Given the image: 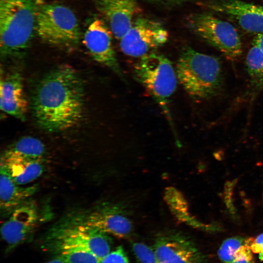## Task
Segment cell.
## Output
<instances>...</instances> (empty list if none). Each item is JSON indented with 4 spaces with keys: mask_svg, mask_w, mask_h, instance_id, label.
Returning a JSON list of instances; mask_svg holds the SVG:
<instances>
[{
    "mask_svg": "<svg viewBox=\"0 0 263 263\" xmlns=\"http://www.w3.org/2000/svg\"><path fill=\"white\" fill-rule=\"evenodd\" d=\"M84 89L77 71L68 64L57 66L39 81L32 96V110L39 126L59 132L78 124L83 116Z\"/></svg>",
    "mask_w": 263,
    "mask_h": 263,
    "instance_id": "obj_1",
    "label": "cell"
},
{
    "mask_svg": "<svg viewBox=\"0 0 263 263\" xmlns=\"http://www.w3.org/2000/svg\"><path fill=\"white\" fill-rule=\"evenodd\" d=\"M175 70L180 84L195 99H210L222 90L223 69L216 56L186 47L179 56Z\"/></svg>",
    "mask_w": 263,
    "mask_h": 263,
    "instance_id": "obj_2",
    "label": "cell"
},
{
    "mask_svg": "<svg viewBox=\"0 0 263 263\" xmlns=\"http://www.w3.org/2000/svg\"><path fill=\"white\" fill-rule=\"evenodd\" d=\"M38 0H0V51L17 56L27 49L34 33Z\"/></svg>",
    "mask_w": 263,
    "mask_h": 263,
    "instance_id": "obj_3",
    "label": "cell"
},
{
    "mask_svg": "<svg viewBox=\"0 0 263 263\" xmlns=\"http://www.w3.org/2000/svg\"><path fill=\"white\" fill-rule=\"evenodd\" d=\"M42 246L54 253L70 249L85 250L101 260L111 251V241L109 235L66 214L48 230Z\"/></svg>",
    "mask_w": 263,
    "mask_h": 263,
    "instance_id": "obj_4",
    "label": "cell"
},
{
    "mask_svg": "<svg viewBox=\"0 0 263 263\" xmlns=\"http://www.w3.org/2000/svg\"><path fill=\"white\" fill-rule=\"evenodd\" d=\"M134 74L160 106L175 133L169 106L178 78L171 62L164 55L152 52L141 57L135 66Z\"/></svg>",
    "mask_w": 263,
    "mask_h": 263,
    "instance_id": "obj_5",
    "label": "cell"
},
{
    "mask_svg": "<svg viewBox=\"0 0 263 263\" xmlns=\"http://www.w3.org/2000/svg\"><path fill=\"white\" fill-rule=\"evenodd\" d=\"M35 32L44 42L57 47L76 46L80 38V28L74 12L58 3L38 4Z\"/></svg>",
    "mask_w": 263,
    "mask_h": 263,
    "instance_id": "obj_6",
    "label": "cell"
},
{
    "mask_svg": "<svg viewBox=\"0 0 263 263\" xmlns=\"http://www.w3.org/2000/svg\"><path fill=\"white\" fill-rule=\"evenodd\" d=\"M188 25L198 36L221 52L230 60L241 56L242 45L240 36L229 22L214 15L200 13L190 16Z\"/></svg>",
    "mask_w": 263,
    "mask_h": 263,
    "instance_id": "obj_7",
    "label": "cell"
},
{
    "mask_svg": "<svg viewBox=\"0 0 263 263\" xmlns=\"http://www.w3.org/2000/svg\"><path fill=\"white\" fill-rule=\"evenodd\" d=\"M66 215L108 235L119 238L128 237L133 230L127 210L120 204L102 203L92 207L72 210Z\"/></svg>",
    "mask_w": 263,
    "mask_h": 263,
    "instance_id": "obj_8",
    "label": "cell"
},
{
    "mask_svg": "<svg viewBox=\"0 0 263 263\" xmlns=\"http://www.w3.org/2000/svg\"><path fill=\"white\" fill-rule=\"evenodd\" d=\"M169 37L167 29L159 21L137 17L120 40V47L127 56L142 57L164 45Z\"/></svg>",
    "mask_w": 263,
    "mask_h": 263,
    "instance_id": "obj_9",
    "label": "cell"
},
{
    "mask_svg": "<svg viewBox=\"0 0 263 263\" xmlns=\"http://www.w3.org/2000/svg\"><path fill=\"white\" fill-rule=\"evenodd\" d=\"M40 219L38 207L31 198L6 218L0 228L1 237L10 247H14L31 236Z\"/></svg>",
    "mask_w": 263,
    "mask_h": 263,
    "instance_id": "obj_10",
    "label": "cell"
},
{
    "mask_svg": "<svg viewBox=\"0 0 263 263\" xmlns=\"http://www.w3.org/2000/svg\"><path fill=\"white\" fill-rule=\"evenodd\" d=\"M112 35L109 27L103 20L95 19L86 29L83 36V43L94 60L124 78L113 47Z\"/></svg>",
    "mask_w": 263,
    "mask_h": 263,
    "instance_id": "obj_11",
    "label": "cell"
},
{
    "mask_svg": "<svg viewBox=\"0 0 263 263\" xmlns=\"http://www.w3.org/2000/svg\"><path fill=\"white\" fill-rule=\"evenodd\" d=\"M153 248L159 263H203V256L195 244L179 233L160 235Z\"/></svg>",
    "mask_w": 263,
    "mask_h": 263,
    "instance_id": "obj_12",
    "label": "cell"
},
{
    "mask_svg": "<svg viewBox=\"0 0 263 263\" xmlns=\"http://www.w3.org/2000/svg\"><path fill=\"white\" fill-rule=\"evenodd\" d=\"M95 4L113 36L119 40L131 28L141 11L137 0H96Z\"/></svg>",
    "mask_w": 263,
    "mask_h": 263,
    "instance_id": "obj_13",
    "label": "cell"
},
{
    "mask_svg": "<svg viewBox=\"0 0 263 263\" xmlns=\"http://www.w3.org/2000/svg\"><path fill=\"white\" fill-rule=\"evenodd\" d=\"M208 7L234 19L244 31L263 34V6L241 0H217Z\"/></svg>",
    "mask_w": 263,
    "mask_h": 263,
    "instance_id": "obj_14",
    "label": "cell"
},
{
    "mask_svg": "<svg viewBox=\"0 0 263 263\" xmlns=\"http://www.w3.org/2000/svg\"><path fill=\"white\" fill-rule=\"evenodd\" d=\"M0 99L1 111L21 120L25 119L28 102L19 73L12 72L1 79Z\"/></svg>",
    "mask_w": 263,
    "mask_h": 263,
    "instance_id": "obj_15",
    "label": "cell"
},
{
    "mask_svg": "<svg viewBox=\"0 0 263 263\" xmlns=\"http://www.w3.org/2000/svg\"><path fill=\"white\" fill-rule=\"evenodd\" d=\"M39 189L37 184L28 186L16 183L5 169L0 166V211L6 219L18 207L32 198Z\"/></svg>",
    "mask_w": 263,
    "mask_h": 263,
    "instance_id": "obj_16",
    "label": "cell"
},
{
    "mask_svg": "<svg viewBox=\"0 0 263 263\" xmlns=\"http://www.w3.org/2000/svg\"><path fill=\"white\" fill-rule=\"evenodd\" d=\"M44 160L29 159L5 150L0 156V166L5 169L16 183L25 186L43 174L45 170Z\"/></svg>",
    "mask_w": 263,
    "mask_h": 263,
    "instance_id": "obj_17",
    "label": "cell"
},
{
    "mask_svg": "<svg viewBox=\"0 0 263 263\" xmlns=\"http://www.w3.org/2000/svg\"><path fill=\"white\" fill-rule=\"evenodd\" d=\"M250 241L251 238L227 239L218 250L219 259L223 263H253Z\"/></svg>",
    "mask_w": 263,
    "mask_h": 263,
    "instance_id": "obj_18",
    "label": "cell"
},
{
    "mask_svg": "<svg viewBox=\"0 0 263 263\" xmlns=\"http://www.w3.org/2000/svg\"><path fill=\"white\" fill-rule=\"evenodd\" d=\"M5 150L33 159H44L46 148L39 139L31 136H23L10 145Z\"/></svg>",
    "mask_w": 263,
    "mask_h": 263,
    "instance_id": "obj_19",
    "label": "cell"
},
{
    "mask_svg": "<svg viewBox=\"0 0 263 263\" xmlns=\"http://www.w3.org/2000/svg\"><path fill=\"white\" fill-rule=\"evenodd\" d=\"M246 67L252 82L257 87L263 86V52L253 43L247 54Z\"/></svg>",
    "mask_w": 263,
    "mask_h": 263,
    "instance_id": "obj_20",
    "label": "cell"
},
{
    "mask_svg": "<svg viewBox=\"0 0 263 263\" xmlns=\"http://www.w3.org/2000/svg\"><path fill=\"white\" fill-rule=\"evenodd\" d=\"M166 196L167 202L171 209L181 219L193 226L205 227L189 216L187 210L186 203L178 191L173 188H168Z\"/></svg>",
    "mask_w": 263,
    "mask_h": 263,
    "instance_id": "obj_21",
    "label": "cell"
},
{
    "mask_svg": "<svg viewBox=\"0 0 263 263\" xmlns=\"http://www.w3.org/2000/svg\"><path fill=\"white\" fill-rule=\"evenodd\" d=\"M57 258L67 263H100V260L89 251L70 249L55 252Z\"/></svg>",
    "mask_w": 263,
    "mask_h": 263,
    "instance_id": "obj_22",
    "label": "cell"
},
{
    "mask_svg": "<svg viewBox=\"0 0 263 263\" xmlns=\"http://www.w3.org/2000/svg\"><path fill=\"white\" fill-rule=\"evenodd\" d=\"M132 249L138 263H159L153 247L136 242L132 244Z\"/></svg>",
    "mask_w": 263,
    "mask_h": 263,
    "instance_id": "obj_23",
    "label": "cell"
},
{
    "mask_svg": "<svg viewBox=\"0 0 263 263\" xmlns=\"http://www.w3.org/2000/svg\"><path fill=\"white\" fill-rule=\"evenodd\" d=\"M100 263H130L128 258L121 246L111 251L100 260Z\"/></svg>",
    "mask_w": 263,
    "mask_h": 263,
    "instance_id": "obj_24",
    "label": "cell"
},
{
    "mask_svg": "<svg viewBox=\"0 0 263 263\" xmlns=\"http://www.w3.org/2000/svg\"><path fill=\"white\" fill-rule=\"evenodd\" d=\"M250 247L252 253L258 254L260 260L263 261V233L256 238H251Z\"/></svg>",
    "mask_w": 263,
    "mask_h": 263,
    "instance_id": "obj_25",
    "label": "cell"
},
{
    "mask_svg": "<svg viewBox=\"0 0 263 263\" xmlns=\"http://www.w3.org/2000/svg\"><path fill=\"white\" fill-rule=\"evenodd\" d=\"M148 1L164 7H174L179 6L192 0H147Z\"/></svg>",
    "mask_w": 263,
    "mask_h": 263,
    "instance_id": "obj_26",
    "label": "cell"
},
{
    "mask_svg": "<svg viewBox=\"0 0 263 263\" xmlns=\"http://www.w3.org/2000/svg\"><path fill=\"white\" fill-rule=\"evenodd\" d=\"M253 43L257 45L263 52V34L257 35L253 39Z\"/></svg>",
    "mask_w": 263,
    "mask_h": 263,
    "instance_id": "obj_27",
    "label": "cell"
},
{
    "mask_svg": "<svg viewBox=\"0 0 263 263\" xmlns=\"http://www.w3.org/2000/svg\"><path fill=\"white\" fill-rule=\"evenodd\" d=\"M47 263H67L64 262L63 261L59 259L56 258V259L51 260L47 262Z\"/></svg>",
    "mask_w": 263,
    "mask_h": 263,
    "instance_id": "obj_28",
    "label": "cell"
}]
</instances>
